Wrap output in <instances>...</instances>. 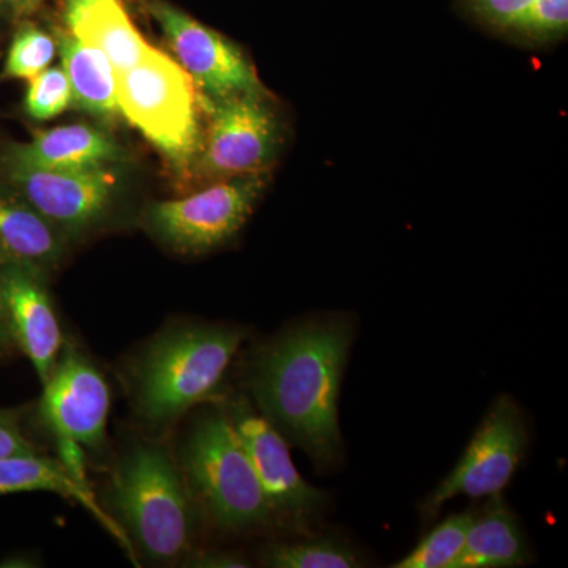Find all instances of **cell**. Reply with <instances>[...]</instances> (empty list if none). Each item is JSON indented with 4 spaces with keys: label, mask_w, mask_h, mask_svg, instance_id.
Instances as JSON below:
<instances>
[{
    "label": "cell",
    "mask_w": 568,
    "mask_h": 568,
    "mask_svg": "<svg viewBox=\"0 0 568 568\" xmlns=\"http://www.w3.org/2000/svg\"><path fill=\"white\" fill-rule=\"evenodd\" d=\"M149 11L166 37L175 62L193 78L205 99L219 102L241 93L264 92L252 63L233 41L162 0H151Z\"/></svg>",
    "instance_id": "obj_11"
},
{
    "label": "cell",
    "mask_w": 568,
    "mask_h": 568,
    "mask_svg": "<svg viewBox=\"0 0 568 568\" xmlns=\"http://www.w3.org/2000/svg\"><path fill=\"white\" fill-rule=\"evenodd\" d=\"M0 159L41 170L73 171L119 163L125 152L106 133L73 123L36 133L26 144H10Z\"/></svg>",
    "instance_id": "obj_14"
},
{
    "label": "cell",
    "mask_w": 568,
    "mask_h": 568,
    "mask_svg": "<svg viewBox=\"0 0 568 568\" xmlns=\"http://www.w3.org/2000/svg\"><path fill=\"white\" fill-rule=\"evenodd\" d=\"M32 491L54 493L80 504L129 552L133 562L136 560L132 540L122 526L100 506L91 487L71 476L61 462L41 458L40 454L0 458V496Z\"/></svg>",
    "instance_id": "obj_17"
},
{
    "label": "cell",
    "mask_w": 568,
    "mask_h": 568,
    "mask_svg": "<svg viewBox=\"0 0 568 568\" xmlns=\"http://www.w3.org/2000/svg\"><path fill=\"white\" fill-rule=\"evenodd\" d=\"M67 241L24 197L0 183V267L22 265L48 275L65 256Z\"/></svg>",
    "instance_id": "obj_15"
},
{
    "label": "cell",
    "mask_w": 568,
    "mask_h": 568,
    "mask_svg": "<svg viewBox=\"0 0 568 568\" xmlns=\"http://www.w3.org/2000/svg\"><path fill=\"white\" fill-rule=\"evenodd\" d=\"M226 414L260 478L272 514L298 519L323 506L324 493L302 478L282 433L263 414L254 413L246 403H237Z\"/></svg>",
    "instance_id": "obj_12"
},
{
    "label": "cell",
    "mask_w": 568,
    "mask_h": 568,
    "mask_svg": "<svg viewBox=\"0 0 568 568\" xmlns=\"http://www.w3.org/2000/svg\"><path fill=\"white\" fill-rule=\"evenodd\" d=\"M48 275L22 265L0 267V294L14 347L31 361L41 386L50 379L63 349L61 324L52 305Z\"/></svg>",
    "instance_id": "obj_13"
},
{
    "label": "cell",
    "mask_w": 568,
    "mask_h": 568,
    "mask_svg": "<svg viewBox=\"0 0 568 568\" xmlns=\"http://www.w3.org/2000/svg\"><path fill=\"white\" fill-rule=\"evenodd\" d=\"M2 3H3V0H0V6H2Z\"/></svg>",
    "instance_id": "obj_30"
},
{
    "label": "cell",
    "mask_w": 568,
    "mask_h": 568,
    "mask_svg": "<svg viewBox=\"0 0 568 568\" xmlns=\"http://www.w3.org/2000/svg\"><path fill=\"white\" fill-rule=\"evenodd\" d=\"M203 145L193 173L204 179L265 173L282 144L278 115L265 92L241 93L230 99H205Z\"/></svg>",
    "instance_id": "obj_8"
},
{
    "label": "cell",
    "mask_w": 568,
    "mask_h": 568,
    "mask_svg": "<svg viewBox=\"0 0 568 568\" xmlns=\"http://www.w3.org/2000/svg\"><path fill=\"white\" fill-rule=\"evenodd\" d=\"M265 566L274 568H355L361 560L343 541L331 537L294 544H274L264 549Z\"/></svg>",
    "instance_id": "obj_20"
},
{
    "label": "cell",
    "mask_w": 568,
    "mask_h": 568,
    "mask_svg": "<svg viewBox=\"0 0 568 568\" xmlns=\"http://www.w3.org/2000/svg\"><path fill=\"white\" fill-rule=\"evenodd\" d=\"M110 407V387L102 373L77 347L63 346L43 384L39 416L54 439L59 462L88 487L85 450L103 446Z\"/></svg>",
    "instance_id": "obj_6"
},
{
    "label": "cell",
    "mask_w": 568,
    "mask_h": 568,
    "mask_svg": "<svg viewBox=\"0 0 568 568\" xmlns=\"http://www.w3.org/2000/svg\"><path fill=\"white\" fill-rule=\"evenodd\" d=\"M0 183L24 197L67 239L102 223L118 193L110 164L91 170H41L0 159Z\"/></svg>",
    "instance_id": "obj_9"
},
{
    "label": "cell",
    "mask_w": 568,
    "mask_h": 568,
    "mask_svg": "<svg viewBox=\"0 0 568 568\" xmlns=\"http://www.w3.org/2000/svg\"><path fill=\"white\" fill-rule=\"evenodd\" d=\"M528 548L514 515L499 500L467 529L465 547L452 568H510L526 564Z\"/></svg>",
    "instance_id": "obj_19"
},
{
    "label": "cell",
    "mask_w": 568,
    "mask_h": 568,
    "mask_svg": "<svg viewBox=\"0 0 568 568\" xmlns=\"http://www.w3.org/2000/svg\"><path fill=\"white\" fill-rule=\"evenodd\" d=\"M244 334L224 325L186 324L152 339L133 366V405L145 424L170 425L222 383Z\"/></svg>",
    "instance_id": "obj_2"
},
{
    "label": "cell",
    "mask_w": 568,
    "mask_h": 568,
    "mask_svg": "<svg viewBox=\"0 0 568 568\" xmlns=\"http://www.w3.org/2000/svg\"><path fill=\"white\" fill-rule=\"evenodd\" d=\"M3 2L9 3L17 17H29V14L39 9L43 0H3Z\"/></svg>",
    "instance_id": "obj_29"
},
{
    "label": "cell",
    "mask_w": 568,
    "mask_h": 568,
    "mask_svg": "<svg viewBox=\"0 0 568 568\" xmlns=\"http://www.w3.org/2000/svg\"><path fill=\"white\" fill-rule=\"evenodd\" d=\"M108 497L133 548L152 562H175L192 552L196 508L163 447L141 443L130 448L112 474Z\"/></svg>",
    "instance_id": "obj_3"
},
{
    "label": "cell",
    "mask_w": 568,
    "mask_h": 568,
    "mask_svg": "<svg viewBox=\"0 0 568 568\" xmlns=\"http://www.w3.org/2000/svg\"><path fill=\"white\" fill-rule=\"evenodd\" d=\"M568 28V0H534L514 31L532 39L548 40L562 36Z\"/></svg>",
    "instance_id": "obj_24"
},
{
    "label": "cell",
    "mask_w": 568,
    "mask_h": 568,
    "mask_svg": "<svg viewBox=\"0 0 568 568\" xmlns=\"http://www.w3.org/2000/svg\"><path fill=\"white\" fill-rule=\"evenodd\" d=\"M349 345L345 323L302 324L264 346L250 373L261 414L320 465L339 450V384Z\"/></svg>",
    "instance_id": "obj_1"
},
{
    "label": "cell",
    "mask_w": 568,
    "mask_h": 568,
    "mask_svg": "<svg viewBox=\"0 0 568 568\" xmlns=\"http://www.w3.org/2000/svg\"><path fill=\"white\" fill-rule=\"evenodd\" d=\"M73 104L70 81L61 67H48L29 82L24 111L33 121H50Z\"/></svg>",
    "instance_id": "obj_23"
},
{
    "label": "cell",
    "mask_w": 568,
    "mask_h": 568,
    "mask_svg": "<svg viewBox=\"0 0 568 568\" xmlns=\"http://www.w3.org/2000/svg\"><path fill=\"white\" fill-rule=\"evenodd\" d=\"M526 426L510 398L497 399L465 455L425 503L433 515L457 496L495 497L507 487L525 454Z\"/></svg>",
    "instance_id": "obj_10"
},
{
    "label": "cell",
    "mask_w": 568,
    "mask_h": 568,
    "mask_svg": "<svg viewBox=\"0 0 568 568\" xmlns=\"http://www.w3.org/2000/svg\"><path fill=\"white\" fill-rule=\"evenodd\" d=\"M267 174L224 179L203 192L152 204L145 224L156 239L179 253L211 252L244 227L265 189Z\"/></svg>",
    "instance_id": "obj_7"
},
{
    "label": "cell",
    "mask_w": 568,
    "mask_h": 568,
    "mask_svg": "<svg viewBox=\"0 0 568 568\" xmlns=\"http://www.w3.org/2000/svg\"><path fill=\"white\" fill-rule=\"evenodd\" d=\"M37 454L39 450L21 432L17 414L0 410V458Z\"/></svg>",
    "instance_id": "obj_26"
},
{
    "label": "cell",
    "mask_w": 568,
    "mask_h": 568,
    "mask_svg": "<svg viewBox=\"0 0 568 568\" xmlns=\"http://www.w3.org/2000/svg\"><path fill=\"white\" fill-rule=\"evenodd\" d=\"M473 515H452L437 525L428 536L422 538L405 559L394 564V568H452L465 547L467 529Z\"/></svg>",
    "instance_id": "obj_21"
},
{
    "label": "cell",
    "mask_w": 568,
    "mask_h": 568,
    "mask_svg": "<svg viewBox=\"0 0 568 568\" xmlns=\"http://www.w3.org/2000/svg\"><path fill=\"white\" fill-rule=\"evenodd\" d=\"M183 566L194 568H245L250 567L244 556L224 551L189 552L183 558Z\"/></svg>",
    "instance_id": "obj_27"
},
{
    "label": "cell",
    "mask_w": 568,
    "mask_h": 568,
    "mask_svg": "<svg viewBox=\"0 0 568 568\" xmlns=\"http://www.w3.org/2000/svg\"><path fill=\"white\" fill-rule=\"evenodd\" d=\"M58 52V41L37 26L22 24L14 33L3 65V80L31 81L51 67Z\"/></svg>",
    "instance_id": "obj_22"
},
{
    "label": "cell",
    "mask_w": 568,
    "mask_h": 568,
    "mask_svg": "<svg viewBox=\"0 0 568 568\" xmlns=\"http://www.w3.org/2000/svg\"><path fill=\"white\" fill-rule=\"evenodd\" d=\"M55 41L74 106L103 121L121 115L114 70L102 52L82 43L70 32H62Z\"/></svg>",
    "instance_id": "obj_18"
},
{
    "label": "cell",
    "mask_w": 568,
    "mask_h": 568,
    "mask_svg": "<svg viewBox=\"0 0 568 568\" xmlns=\"http://www.w3.org/2000/svg\"><path fill=\"white\" fill-rule=\"evenodd\" d=\"M63 21L67 32L102 52L114 73L129 70L151 48L122 0H65Z\"/></svg>",
    "instance_id": "obj_16"
},
{
    "label": "cell",
    "mask_w": 568,
    "mask_h": 568,
    "mask_svg": "<svg viewBox=\"0 0 568 568\" xmlns=\"http://www.w3.org/2000/svg\"><path fill=\"white\" fill-rule=\"evenodd\" d=\"M115 74L121 115L175 174L189 178L203 145L205 97L170 55L151 44L140 61Z\"/></svg>",
    "instance_id": "obj_4"
},
{
    "label": "cell",
    "mask_w": 568,
    "mask_h": 568,
    "mask_svg": "<svg viewBox=\"0 0 568 568\" xmlns=\"http://www.w3.org/2000/svg\"><path fill=\"white\" fill-rule=\"evenodd\" d=\"M10 347H14V343L11 339L6 308H3L2 294H0V355L9 353Z\"/></svg>",
    "instance_id": "obj_28"
},
{
    "label": "cell",
    "mask_w": 568,
    "mask_h": 568,
    "mask_svg": "<svg viewBox=\"0 0 568 568\" xmlns=\"http://www.w3.org/2000/svg\"><path fill=\"white\" fill-rule=\"evenodd\" d=\"M467 2L478 17L484 18L489 24L514 31L534 0H467Z\"/></svg>",
    "instance_id": "obj_25"
},
{
    "label": "cell",
    "mask_w": 568,
    "mask_h": 568,
    "mask_svg": "<svg viewBox=\"0 0 568 568\" xmlns=\"http://www.w3.org/2000/svg\"><path fill=\"white\" fill-rule=\"evenodd\" d=\"M186 487L213 525L244 532L268 521V506L233 422L222 410L204 414L194 424L182 452Z\"/></svg>",
    "instance_id": "obj_5"
}]
</instances>
